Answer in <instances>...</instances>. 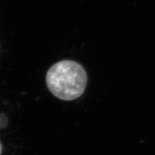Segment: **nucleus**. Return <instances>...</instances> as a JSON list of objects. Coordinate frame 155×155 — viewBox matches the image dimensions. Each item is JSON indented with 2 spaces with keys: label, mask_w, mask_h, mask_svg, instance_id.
Segmentation results:
<instances>
[{
  "label": "nucleus",
  "mask_w": 155,
  "mask_h": 155,
  "mask_svg": "<svg viewBox=\"0 0 155 155\" xmlns=\"http://www.w3.org/2000/svg\"><path fill=\"white\" fill-rule=\"evenodd\" d=\"M87 84L84 68L74 61L64 60L53 65L47 72L46 84L54 96L71 101L81 96Z\"/></svg>",
  "instance_id": "obj_1"
},
{
  "label": "nucleus",
  "mask_w": 155,
  "mask_h": 155,
  "mask_svg": "<svg viewBox=\"0 0 155 155\" xmlns=\"http://www.w3.org/2000/svg\"><path fill=\"white\" fill-rule=\"evenodd\" d=\"M8 125V118L5 114H0V129H3L7 127Z\"/></svg>",
  "instance_id": "obj_2"
},
{
  "label": "nucleus",
  "mask_w": 155,
  "mask_h": 155,
  "mask_svg": "<svg viewBox=\"0 0 155 155\" xmlns=\"http://www.w3.org/2000/svg\"><path fill=\"white\" fill-rule=\"evenodd\" d=\"M2 145L0 143V154L2 153Z\"/></svg>",
  "instance_id": "obj_3"
}]
</instances>
